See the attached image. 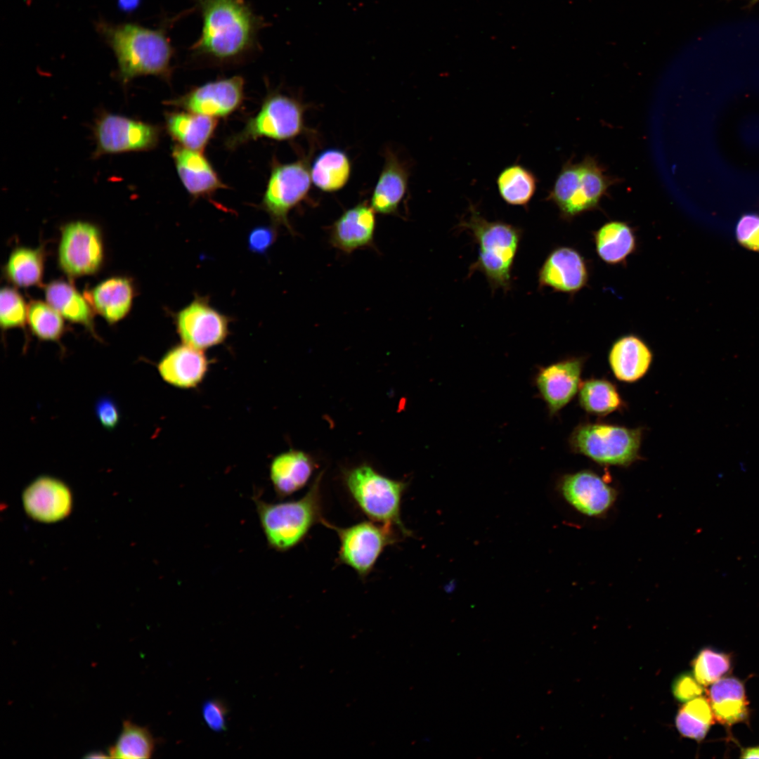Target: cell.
<instances>
[{"instance_id":"31","label":"cell","mask_w":759,"mask_h":759,"mask_svg":"<svg viewBox=\"0 0 759 759\" xmlns=\"http://www.w3.org/2000/svg\"><path fill=\"white\" fill-rule=\"evenodd\" d=\"M44 271V253L41 247H16L10 254L4 268L7 280L22 288L40 285Z\"/></svg>"},{"instance_id":"23","label":"cell","mask_w":759,"mask_h":759,"mask_svg":"<svg viewBox=\"0 0 759 759\" xmlns=\"http://www.w3.org/2000/svg\"><path fill=\"white\" fill-rule=\"evenodd\" d=\"M652 351L647 344L635 334L619 337L612 344L609 352V363L616 378L624 382H634L648 370Z\"/></svg>"},{"instance_id":"34","label":"cell","mask_w":759,"mask_h":759,"mask_svg":"<svg viewBox=\"0 0 759 759\" xmlns=\"http://www.w3.org/2000/svg\"><path fill=\"white\" fill-rule=\"evenodd\" d=\"M156 741L148 728L124 720L116 742L108 749L112 758H150L154 753Z\"/></svg>"},{"instance_id":"28","label":"cell","mask_w":759,"mask_h":759,"mask_svg":"<svg viewBox=\"0 0 759 759\" xmlns=\"http://www.w3.org/2000/svg\"><path fill=\"white\" fill-rule=\"evenodd\" d=\"M216 126V119L188 111L169 112L165 115L166 130L176 144L193 150H203Z\"/></svg>"},{"instance_id":"15","label":"cell","mask_w":759,"mask_h":759,"mask_svg":"<svg viewBox=\"0 0 759 759\" xmlns=\"http://www.w3.org/2000/svg\"><path fill=\"white\" fill-rule=\"evenodd\" d=\"M557 491L576 511L590 517H604L617 498V491L602 476L591 470L564 475Z\"/></svg>"},{"instance_id":"12","label":"cell","mask_w":759,"mask_h":759,"mask_svg":"<svg viewBox=\"0 0 759 759\" xmlns=\"http://www.w3.org/2000/svg\"><path fill=\"white\" fill-rule=\"evenodd\" d=\"M104 260V245L99 228L84 221L63 226L58 249L60 269L70 278L98 273Z\"/></svg>"},{"instance_id":"11","label":"cell","mask_w":759,"mask_h":759,"mask_svg":"<svg viewBox=\"0 0 759 759\" xmlns=\"http://www.w3.org/2000/svg\"><path fill=\"white\" fill-rule=\"evenodd\" d=\"M311 182L310 169L304 160L274 164L259 205L273 225L283 226L293 233L289 213L306 197Z\"/></svg>"},{"instance_id":"7","label":"cell","mask_w":759,"mask_h":759,"mask_svg":"<svg viewBox=\"0 0 759 759\" xmlns=\"http://www.w3.org/2000/svg\"><path fill=\"white\" fill-rule=\"evenodd\" d=\"M642 428L583 422L569 439L571 448L604 465L627 467L640 458Z\"/></svg>"},{"instance_id":"4","label":"cell","mask_w":759,"mask_h":759,"mask_svg":"<svg viewBox=\"0 0 759 759\" xmlns=\"http://www.w3.org/2000/svg\"><path fill=\"white\" fill-rule=\"evenodd\" d=\"M323 472L299 500L267 502L258 496L253 500L268 545L278 552L288 551L306 538L311 528L325 519L323 517L320 484Z\"/></svg>"},{"instance_id":"26","label":"cell","mask_w":759,"mask_h":759,"mask_svg":"<svg viewBox=\"0 0 759 759\" xmlns=\"http://www.w3.org/2000/svg\"><path fill=\"white\" fill-rule=\"evenodd\" d=\"M592 240L598 257L605 264L619 266L626 264L638 247L634 227L623 221H609L592 233Z\"/></svg>"},{"instance_id":"2","label":"cell","mask_w":759,"mask_h":759,"mask_svg":"<svg viewBox=\"0 0 759 759\" xmlns=\"http://www.w3.org/2000/svg\"><path fill=\"white\" fill-rule=\"evenodd\" d=\"M96 29L115 54V75L123 86L140 76L171 79L174 48L164 27L151 29L135 22L100 20Z\"/></svg>"},{"instance_id":"6","label":"cell","mask_w":759,"mask_h":759,"mask_svg":"<svg viewBox=\"0 0 759 759\" xmlns=\"http://www.w3.org/2000/svg\"><path fill=\"white\" fill-rule=\"evenodd\" d=\"M344 481L356 505L370 520L396 528L403 536L412 535L401 519L407 483L387 477L367 464L346 471Z\"/></svg>"},{"instance_id":"25","label":"cell","mask_w":759,"mask_h":759,"mask_svg":"<svg viewBox=\"0 0 759 759\" xmlns=\"http://www.w3.org/2000/svg\"><path fill=\"white\" fill-rule=\"evenodd\" d=\"M715 720L731 726L746 720L748 701L744 683L735 677H722L706 690Z\"/></svg>"},{"instance_id":"13","label":"cell","mask_w":759,"mask_h":759,"mask_svg":"<svg viewBox=\"0 0 759 759\" xmlns=\"http://www.w3.org/2000/svg\"><path fill=\"white\" fill-rule=\"evenodd\" d=\"M174 320L181 342L200 350L223 343L229 334L231 318L213 307L205 297L195 296L174 313Z\"/></svg>"},{"instance_id":"36","label":"cell","mask_w":759,"mask_h":759,"mask_svg":"<svg viewBox=\"0 0 759 759\" xmlns=\"http://www.w3.org/2000/svg\"><path fill=\"white\" fill-rule=\"evenodd\" d=\"M27 323L32 334L43 341L58 342L65 330L63 317L41 300H33L28 305Z\"/></svg>"},{"instance_id":"35","label":"cell","mask_w":759,"mask_h":759,"mask_svg":"<svg viewBox=\"0 0 759 759\" xmlns=\"http://www.w3.org/2000/svg\"><path fill=\"white\" fill-rule=\"evenodd\" d=\"M715 720L706 697L698 696L687 701L675 717V725L684 737L696 741L705 738Z\"/></svg>"},{"instance_id":"41","label":"cell","mask_w":759,"mask_h":759,"mask_svg":"<svg viewBox=\"0 0 759 759\" xmlns=\"http://www.w3.org/2000/svg\"><path fill=\"white\" fill-rule=\"evenodd\" d=\"M672 691L678 701L685 703L700 696L704 692L703 685L689 673H682L675 679Z\"/></svg>"},{"instance_id":"17","label":"cell","mask_w":759,"mask_h":759,"mask_svg":"<svg viewBox=\"0 0 759 759\" xmlns=\"http://www.w3.org/2000/svg\"><path fill=\"white\" fill-rule=\"evenodd\" d=\"M584 358L571 357L540 369L536 382L550 414L565 406L578 391Z\"/></svg>"},{"instance_id":"37","label":"cell","mask_w":759,"mask_h":759,"mask_svg":"<svg viewBox=\"0 0 759 759\" xmlns=\"http://www.w3.org/2000/svg\"><path fill=\"white\" fill-rule=\"evenodd\" d=\"M692 667L696 680L703 686H708L730 671L732 656L730 654L705 647L693 659Z\"/></svg>"},{"instance_id":"38","label":"cell","mask_w":759,"mask_h":759,"mask_svg":"<svg viewBox=\"0 0 759 759\" xmlns=\"http://www.w3.org/2000/svg\"><path fill=\"white\" fill-rule=\"evenodd\" d=\"M28 306L13 287H4L0 292V323L2 330L24 327L27 322Z\"/></svg>"},{"instance_id":"27","label":"cell","mask_w":759,"mask_h":759,"mask_svg":"<svg viewBox=\"0 0 759 759\" xmlns=\"http://www.w3.org/2000/svg\"><path fill=\"white\" fill-rule=\"evenodd\" d=\"M408 175L405 164L387 153L371 197L370 205L375 212L388 215L397 212L407 190Z\"/></svg>"},{"instance_id":"42","label":"cell","mask_w":759,"mask_h":759,"mask_svg":"<svg viewBox=\"0 0 759 759\" xmlns=\"http://www.w3.org/2000/svg\"><path fill=\"white\" fill-rule=\"evenodd\" d=\"M95 413L102 427L108 430H113L120 422L121 415L118 406L109 396H103L96 401Z\"/></svg>"},{"instance_id":"29","label":"cell","mask_w":759,"mask_h":759,"mask_svg":"<svg viewBox=\"0 0 759 759\" xmlns=\"http://www.w3.org/2000/svg\"><path fill=\"white\" fill-rule=\"evenodd\" d=\"M46 301L64 319L81 325L96 337L94 329V311L84 294L70 283L53 280L44 289Z\"/></svg>"},{"instance_id":"22","label":"cell","mask_w":759,"mask_h":759,"mask_svg":"<svg viewBox=\"0 0 759 759\" xmlns=\"http://www.w3.org/2000/svg\"><path fill=\"white\" fill-rule=\"evenodd\" d=\"M84 294L94 312L110 324H115L129 313L135 290L129 278L112 276L100 282Z\"/></svg>"},{"instance_id":"1","label":"cell","mask_w":759,"mask_h":759,"mask_svg":"<svg viewBox=\"0 0 759 759\" xmlns=\"http://www.w3.org/2000/svg\"><path fill=\"white\" fill-rule=\"evenodd\" d=\"M196 6L202 26L190 48L193 58L225 65L240 62L257 51L264 23L246 0H196Z\"/></svg>"},{"instance_id":"40","label":"cell","mask_w":759,"mask_h":759,"mask_svg":"<svg viewBox=\"0 0 759 759\" xmlns=\"http://www.w3.org/2000/svg\"><path fill=\"white\" fill-rule=\"evenodd\" d=\"M277 226H259L254 228L249 233L247 246L249 249L257 254H264L275 242Z\"/></svg>"},{"instance_id":"20","label":"cell","mask_w":759,"mask_h":759,"mask_svg":"<svg viewBox=\"0 0 759 759\" xmlns=\"http://www.w3.org/2000/svg\"><path fill=\"white\" fill-rule=\"evenodd\" d=\"M376 226L375 211L362 202L345 211L332 225L331 245L347 254L373 243Z\"/></svg>"},{"instance_id":"8","label":"cell","mask_w":759,"mask_h":759,"mask_svg":"<svg viewBox=\"0 0 759 759\" xmlns=\"http://www.w3.org/2000/svg\"><path fill=\"white\" fill-rule=\"evenodd\" d=\"M303 129V105L291 96L273 93L265 98L259 111L242 129L228 138L226 145L235 149L261 138L280 141L290 140L297 136Z\"/></svg>"},{"instance_id":"39","label":"cell","mask_w":759,"mask_h":759,"mask_svg":"<svg viewBox=\"0 0 759 759\" xmlns=\"http://www.w3.org/2000/svg\"><path fill=\"white\" fill-rule=\"evenodd\" d=\"M736 235L741 246L759 252V215L742 216L737 225Z\"/></svg>"},{"instance_id":"18","label":"cell","mask_w":759,"mask_h":759,"mask_svg":"<svg viewBox=\"0 0 759 759\" xmlns=\"http://www.w3.org/2000/svg\"><path fill=\"white\" fill-rule=\"evenodd\" d=\"M23 505L28 514L46 522L66 517L71 509L68 487L53 477L42 476L32 481L23 492Z\"/></svg>"},{"instance_id":"14","label":"cell","mask_w":759,"mask_h":759,"mask_svg":"<svg viewBox=\"0 0 759 759\" xmlns=\"http://www.w3.org/2000/svg\"><path fill=\"white\" fill-rule=\"evenodd\" d=\"M245 81L241 76L219 79L196 86L167 103L215 119L226 117L241 105Z\"/></svg>"},{"instance_id":"5","label":"cell","mask_w":759,"mask_h":759,"mask_svg":"<svg viewBox=\"0 0 759 759\" xmlns=\"http://www.w3.org/2000/svg\"><path fill=\"white\" fill-rule=\"evenodd\" d=\"M573 160L571 157L564 163L546 198L566 221L600 209L601 200L608 195L609 188L622 181L606 174V169L595 157L588 155L580 162Z\"/></svg>"},{"instance_id":"9","label":"cell","mask_w":759,"mask_h":759,"mask_svg":"<svg viewBox=\"0 0 759 759\" xmlns=\"http://www.w3.org/2000/svg\"><path fill=\"white\" fill-rule=\"evenodd\" d=\"M322 524L339 537L338 562L353 569L361 578L371 572L384 550L398 540L394 527L372 520L347 527L335 526L325 519Z\"/></svg>"},{"instance_id":"16","label":"cell","mask_w":759,"mask_h":759,"mask_svg":"<svg viewBox=\"0 0 759 759\" xmlns=\"http://www.w3.org/2000/svg\"><path fill=\"white\" fill-rule=\"evenodd\" d=\"M590 278L588 261L577 249L570 246L553 249L538 274L539 288L548 287L571 297L585 288Z\"/></svg>"},{"instance_id":"47","label":"cell","mask_w":759,"mask_h":759,"mask_svg":"<svg viewBox=\"0 0 759 759\" xmlns=\"http://www.w3.org/2000/svg\"><path fill=\"white\" fill-rule=\"evenodd\" d=\"M757 3H759V0H750L748 6H753Z\"/></svg>"},{"instance_id":"19","label":"cell","mask_w":759,"mask_h":759,"mask_svg":"<svg viewBox=\"0 0 759 759\" xmlns=\"http://www.w3.org/2000/svg\"><path fill=\"white\" fill-rule=\"evenodd\" d=\"M171 156L178 176L193 198L210 197L218 190L226 188L202 152L175 144Z\"/></svg>"},{"instance_id":"10","label":"cell","mask_w":759,"mask_h":759,"mask_svg":"<svg viewBox=\"0 0 759 759\" xmlns=\"http://www.w3.org/2000/svg\"><path fill=\"white\" fill-rule=\"evenodd\" d=\"M93 134L96 142L93 157L98 158L153 150L159 143L161 131L155 124L104 111L96 119Z\"/></svg>"},{"instance_id":"3","label":"cell","mask_w":759,"mask_h":759,"mask_svg":"<svg viewBox=\"0 0 759 759\" xmlns=\"http://www.w3.org/2000/svg\"><path fill=\"white\" fill-rule=\"evenodd\" d=\"M460 230L467 231L479 247V256L469 269L486 277L492 291L502 289L507 292L512 286V271L521 241L522 231L512 224L488 221L475 207L458 224Z\"/></svg>"},{"instance_id":"43","label":"cell","mask_w":759,"mask_h":759,"mask_svg":"<svg viewBox=\"0 0 759 759\" xmlns=\"http://www.w3.org/2000/svg\"><path fill=\"white\" fill-rule=\"evenodd\" d=\"M227 713L225 704L217 699L209 700L202 706L205 722L211 729L216 732L225 730Z\"/></svg>"},{"instance_id":"24","label":"cell","mask_w":759,"mask_h":759,"mask_svg":"<svg viewBox=\"0 0 759 759\" xmlns=\"http://www.w3.org/2000/svg\"><path fill=\"white\" fill-rule=\"evenodd\" d=\"M316 467L306 453L290 450L275 456L270 465V479L280 498H285L304 487Z\"/></svg>"},{"instance_id":"30","label":"cell","mask_w":759,"mask_h":759,"mask_svg":"<svg viewBox=\"0 0 759 759\" xmlns=\"http://www.w3.org/2000/svg\"><path fill=\"white\" fill-rule=\"evenodd\" d=\"M312 183L324 192H335L348 182L351 162L346 154L339 149L330 148L320 153L310 169Z\"/></svg>"},{"instance_id":"45","label":"cell","mask_w":759,"mask_h":759,"mask_svg":"<svg viewBox=\"0 0 759 759\" xmlns=\"http://www.w3.org/2000/svg\"><path fill=\"white\" fill-rule=\"evenodd\" d=\"M740 758H759V746L748 747L742 749Z\"/></svg>"},{"instance_id":"44","label":"cell","mask_w":759,"mask_h":759,"mask_svg":"<svg viewBox=\"0 0 759 759\" xmlns=\"http://www.w3.org/2000/svg\"><path fill=\"white\" fill-rule=\"evenodd\" d=\"M141 0H118L119 8L124 12L134 11L140 4Z\"/></svg>"},{"instance_id":"33","label":"cell","mask_w":759,"mask_h":759,"mask_svg":"<svg viewBox=\"0 0 759 759\" xmlns=\"http://www.w3.org/2000/svg\"><path fill=\"white\" fill-rule=\"evenodd\" d=\"M578 401L586 412L597 415H605L623 406L616 386L607 379L599 378L581 382Z\"/></svg>"},{"instance_id":"32","label":"cell","mask_w":759,"mask_h":759,"mask_svg":"<svg viewBox=\"0 0 759 759\" xmlns=\"http://www.w3.org/2000/svg\"><path fill=\"white\" fill-rule=\"evenodd\" d=\"M496 183L500 197L507 204L527 207L536 193L538 179L529 169L515 163L500 171Z\"/></svg>"},{"instance_id":"21","label":"cell","mask_w":759,"mask_h":759,"mask_svg":"<svg viewBox=\"0 0 759 759\" xmlns=\"http://www.w3.org/2000/svg\"><path fill=\"white\" fill-rule=\"evenodd\" d=\"M208 366V359L202 350L182 343L164 353L157 364V370L167 383L190 389L202 382Z\"/></svg>"},{"instance_id":"46","label":"cell","mask_w":759,"mask_h":759,"mask_svg":"<svg viewBox=\"0 0 759 759\" xmlns=\"http://www.w3.org/2000/svg\"><path fill=\"white\" fill-rule=\"evenodd\" d=\"M108 757H109V755H106L105 753H104L103 752H101V751L91 752V753H88V755L85 756V758H108Z\"/></svg>"}]
</instances>
